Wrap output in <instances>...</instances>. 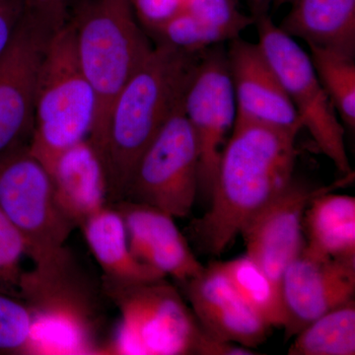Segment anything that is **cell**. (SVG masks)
I'll return each mask as SVG.
<instances>
[{"label": "cell", "mask_w": 355, "mask_h": 355, "mask_svg": "<svg viewBox=\"0 0 355 355\" xmlns=\"http://www.w3.org/2000/svg\"><path fill=\"white\" fill-rule=\"evenodd\" d=\"M301 130L236 119L219 160L211 205L193 224L207 253L223 254L245 224L293 181Z\"/></svg>", "instance_id": "cell-1"}, {"label": "cell", "mask_w": 355, "mask_h": 355, "mask_svg": "<svg viewBox=\"0 0 355 355\" xmlns=\"http://www.w3.org/2000/svg\"><path fill=\"white\" fill-rule=\"evenodd\" d=\"M202 51L159 43L116 97L100 153L108 202L125 198L139 159L183 103Z\"/></svg>", "instance_id": "cell-2"}, {"label": "cell", "mask_w": 355, "mask_h": 355, "mask_svg": "<svg viewBox=\"0 0 355 355\" xmlns=\"http://www.w3.org/2000/svg\"><path fill=\"white\" fill-rule=\"evenodd\" d=\"M71 21L79 62L96 98L88 141L100 157L114 102L154 48L130 0H91Z\"/></svg>", "instance_id": "cell-3"}, {"label": "cell", "mask_w": 355, "mask_h": 355, "mask_svg": "<svg viewBox=\"0 0 355 355\" xmlns=\"http://www.w3.org/2000/svg\"><path fill=\"white\" fill-rule=\"evenodd\" d=\"M94 91L84 76L72 21L51 35L40 65L29 151L46 170L64 150L88 140Z\"/></svg>", "instance_id": "cell-4"}, {"label": "cell", "mask_w": 355, "mask_h": 355, "mask_svg": "<svg viewBox=\"0 0 355 355\" xmlns=\"http://www.w3.org/2000/svg\"><path fill=\"white\" fill-rule=\"evenodd\" d=\"M120 308L113 352L130 355H216L219 340L207 335L191 307L165 279L135 284L105 282Z\"/></svg>", "instance_id": "cell-5"}, {"label": "cell", "mask_w": 355, "mask_h": 355, "mask_svg": "<svg viewBox=\"0 0 355 355\" xmlns=\"http://www.w3.org/2000/svg\"><path fill=\"white\" fill-rule=\"evenodd\" d=\"M254 24L265 53L298 116L318 148L345 176L352 174L345 144V128L320 83L309 53L275 25L265 0H253Z\"/></svg>", "instance_id": "cell-6"}, {"label": "cell", "mask_w": 355, "mask_h": 355, "mask_svg": "<svg viewBox=\"0 0 355 355\" xmlns=\"http://www.w3.org/2000/svg\"><path fill=\"white\" fill-rule=\"evenodd\" d=\"M0 210L22 236L37 270L64 260L65 241L76 225L60 209L48 170L29 148L0 161Z\"/></svg>", "instance_id": "cell-7"}, {"label": "cell", "mask_w": 355, "mask_h": 355, "mask_svg": "<svg viewBox=\"0 0 355 355\" xmlns=\"http://www.w3.org/2000/svg\"><path fill=\"white\" fill-rule=\"evenodd\" d=\"M198 175V142L182 103L139 159L123 200L184 218L200 190Z\"/></svg>", "instance_id": "cell-8"}, {"label": "cell", "mask_w": 355, "mask_h": 355, "mask_svg": "<svg viewBox=\"0 0 355 355\" xmlns=\"http://www.w3.org/2000/svg\"><path fill=\"white\" fill-rule=\"evenodd\" d=\"M183 111L198 142V188L210 196L237 113L227 53L221 46L202 51L184 94Z\"/></svg>", "instance_id": "cell-9"}, {"label": "cell", "mask_w": 355, "mask_h": 355, "mask_svg": "<svg viewBox=\"0 0 355 355\" xmlns=\"http://www.w3.org/2000/svg\"><path fill=\"white\" fill-rule=\"evenodd\" d=\"M53 33L23 12L0 58V161L29 148L40 65Z\"/></svg>", "instance_id": "cell-10"}, {"label": "cell", "mask_w": 355, "mask_h": 355, "mask_svg": "<svg viewBox=\"0 0 355 355\" xmlns=\"http://www.w3.org/2000/svg\"><path fill=\"white\" fill-rule=\"evenodd\" d=\"M286 340L326 313L355 300V263L334 260L303 247L282 279Z\"/></svg>", "instance_id": "cell-11"}, {"label": "cell", "mask_w": 355, "mask_h": 355, "mask_svg": "<svg viewBox=\"0 0 355 355\" xmlns=\"http://www.w3.org/2000/svg\"><path fill=\"white\" fill-rule=\"evenodd\" d=\"M333 188L313 189L293 179L286 190L242 228L240 235L244 238L247 256L261 266L279 291L287 266L305 245L306 207L318 193Z\"/></svg>", "instance_id": "cell-12"}, {"label": "cell", "mask_w": 355, "mask_h": 355, "mask_svg": "<svg viewBox=\"0 0 355 355\" xmlns=\"http://www.w3.org/2000/svg\"><path fill=\"white\" fill-rule=\"evenodd\" d=\"M180 284L207 335L252 349L265 343L272 327L240 297L217 261Z\"/></svg>", "instance_id": "cell-13"}, {"label": "cell", "mask_w": 355, "mask_h": 355, "mask_svg": "<svg viewBox=\"0 0 355 355\" xmlns=\"http://www.w3.org/2000/svg\"><path fill=\"white\" fill-rule=\"evenodd\" d=\"M227 60L236 100V119L279 128H303L277 72L259 44L231 40Z\"/></svg>", "instance_id": "cell-14"}, {"label": "cell", "mask_w": 355, "mask_h": 355, "mask_svg": "<svg viewBox=\"0 0 355 355\" xmlns=\"http://www.w3.org/2000/svg\"><path fill=\"white\" fill-rule=\"evenodd\" d=\"M114 207L125 222L130 251L144 265L179 282L205 270L169 214L127 200L114 203Z\"/></svg>", "instance_id": "cell-15"}, {"label": "cell", "mask_w": 355, "mask_h": 355, "mask_svg": "<svg viewBox=\"0 0 355 355\" xmlns=\"http://www.w3.org/2000/svg\"><path fill=\"white\" fill-rule=\"evenodd\" d=\"M49 174L58 205L76 226L106 207L108 191L104 167L88 140L60 154Z\"/></svg>", "instance_id": "cell-16"}, {"label": "cell", "mask_w": 355, "mask_h": 355, "mask_svg": "<svg viewBox=\"0 0 355 355\" xmlns=\"http://www.w3.org/2000/svg\"><path fill=\"white\" fill-rule=\"evenodd\" d=\"M280 29L308 46L355 57V0H292Z\"/></svg>", "instance_id": "cell-17"}, {"label": "cell", "mask_w": 355, "mask_h": 355, "mask_svg": "<svg viewBox=\"0 0 355 355\" xmlns=\"http://www.w3.org/2000/svg\"><path fill=\"white\" fill-rule=\"evenodd\" d=\"M84 237L105 280L113 284H135L166 279L137 260L130 251L127 229L116 207L98 210L83 222Z\"/></svg>", "instance_id": "cell-18"}, {"label": "cell", "mask_w": 355, "mask_h": 355, "mask_svg": "<svg viewBox=\"0 0 355 355\" xmlns=\"http://www.w3.org/2000/svg\"><path fill=\"white\" fill-rule=\"evenodd\" d=\"M322 191L306 207L305 247L334 260L355 263V198Z\"/></svg>", "instance_id": "cell-19"}, {"label": "cell", "mask_w": 355, "mask_h": 355, "mask_svg": "<svg viewBox=\"0 0 355 355\" xmlns=\"http://www.w3.org/2000/svg\"><path fill=\"white\" fill-rule=\"evenodd\" d=\"M289 355H354L355 300L318 318L294 336Z\"/></svg>", "instance_id": "cell-20"}, {"label": "cell", "mask_w": 355, "mask_h": 355, "mask_svg": "<svg viewBox=\"0 0 355 355\" xmlns=\"http://www.w3.org/2000/svg\"><path fill=\"white\" fill-rule=\"evenodd\" d=\"M217 263L240 297L272 328L282 329V292L261 266L247 254Z\"/></svg>", "instance_id": "cell-21"}, {"label": "cell", "mask_w": 355, "mask_h": 355, "mask_svg": "<svg viewBox=\"0 0 355 355\" xmlns=\"http://www.w3.org/2000/svg\"><path fill=\"white\" fill-rule=\"evenodd\" d=\"M310 58L318 78L340 121L355 128L354 57L328 49L309 46Z\"/></svg>", "instance_id": "cell-22"}, {"label": "cell", "mask_w": 355, "mask_h": 355, "mask_svg": "<svg viewBox=\"0 0 355 355\" xmlns=\"http://www.w3.org/2000/svg\"><path fill=\"white\" fill-rule=\"evenodd\" d=\"M153 33L157 35L159 43L191 53L205 51L230 40L225 33L205 24L184 9Z\"/></svg>", "instance_id": "cell-23"}, {"label": "cell", "mask_w": 355, "mask_h": 355, "mask_svg": "<svg viewBox=\"0 0 355 355\" xmlns=\"http://www.w3.org/2000/svg\"><path fill=\"white\" fill-rule=\"evenodd\" d=\"M184 10L205 24L225 33L230 40L254 24L253 16L242 13L234 0H186Z\"/></svg>", "instance_id": "cell-24"}, {"label": "cell", "mask_w": 355, "mask_h": 355, "mask_svg": "<svg viewBox=\"0 0 355 355\" xmlns=\"http://www.w3.org/2000/svg\"><path fill=\"white\" fill-rule=\"evenodd\" d=\"M31 329L30 308L0 294V350H25Z\"/></svg>", "instance_id": "cell-25"}, {"label": "cell", "mask_w": 355, "mask_h": 355, "mask_svg": "<svg viewBox=\"0 0 355 355\" xmlns=\"http://www.w3.org/2000/svg\"><path fill=\"white\" fill-rule=\"evenodd\" d=\"M130 2L137 19L153 32L181 12L186 0H130Z\"/></svg>", "instance_id": "cell-26"}, {"label": "cell", "mask_w": 355, "mask_h": 355, "mask_svg": "<svg viewBox=\"0 0 355 355\" xmlns=\"http://www.w3.org/2000/svg\"><path fill=\"white\" fill-rule=\"evenodd\" d=\"M26 254L22 236L0 210V277L13 272Z\"/></svg>", "instance_id": "cell-27"}, {"label": "cell", "mask_w": 355, "mask_h": 355, "mask_svg": "<svg viewBox=\"0 0 355 355\" xmlns=\"http://www.w3.org/2000/svg\"><path fill=\"white\" fill-rule=\"evenodd\" d=\"M24 13L55 32L69 21L67 0H23Z\"/></svg>", "instance_id": "cell-28"}, {"label": "cell", "mask_w": 355, "mask_h": 355, "mask_svg": "<svg viewBox=\"0 0 355 355\" xmlns=\"http://www.w3.org/2000/svg\"><path fill=\"white\" fill-rule=\"evenodd\" d=\"M23 12V0H0V58L10 44Z\"/></svg>", "instance_id": "cell-29"}, {"label": "cell", "mask_w": 355, "mask_h": 355, "mask_svg": "<svg viewBox=\"0 0 355 355\" xmlns=\"http://www.w3.org/2000/svg\"><path fill=\"white\" fill-rule=\"evenodd\" d=\"M292 0H275V3L277 4V6H280V4L286 3V2H291Z\"/></svg>", "instance_id": "cell-30"}]
</instances>
